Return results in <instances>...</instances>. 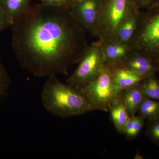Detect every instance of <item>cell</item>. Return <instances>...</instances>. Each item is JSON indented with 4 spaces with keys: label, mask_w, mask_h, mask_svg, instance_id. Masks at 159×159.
<instances>
[{
    "label": "cell",
    "mask_w": 159,
    "mask_h": 159,
    "mask_svg": "<svg viewBox=\"0 0 159 159\" xmlns=\"http://www.w3.org/2000/svg\"><path fill=\"white\" fill-rule=\"evenodd\" d=\"M32 0H0L2 8L11 24L28 9Z\"/></svg>",
    "instance_id": "obj_13"
},
{
    "label": "cell",
    "mask_w": 159,
    "mask_h": 159,
    "mask_svg": "<svg viewBox=\"0 0 159 159\" xmlns=\"http://www.w3.org/2000/svg\"><path fill=\"white\" fill-rule=\"evenodd\" d=\"M10 83V77L0 61V97L6 93Z\"/></svg>",
    "instance_id": "obj_19"
},
{
    "label": "cell",
    "mask_w": 159,
    "mask_h": 159,
    "mask_svg": "<svg viewBox=\"0 0 159 159\" xmlns=\"http://www.w3.org/2000/svg\"><path fill=\"white\" fill-rule=\"evenodd\" d=\"M137 114L147 121L158 119L159 118V101L145 97Z\"/></svg>",
    "instance_id": "obj_15"
},
{
    "label": "cell",
    "mask_w": 159,
    "mask_h": 159,
    "mask_svg": "<svg viewBox=\"0 0 159 159\" xmlns=\"http://www.w3.org/2000/svg\"><path fill=\"white\" fill-rule=\"evenodd\" d=\"M129 45L159 66V4L141 10L138 28Z\"/></svg>",
    "instance_id": "obj_3"
},
{
    "label": "cell",
    "mask_w": 159,
    "mask_h": 159,
    "mask_svg": "<svg viewBox=\"0 0 159 159\" xmlns=\"http://www.w3.org/2000/svg\"><path fill=\"white\" fill-rule=\"evenodd\" d=\"M140 10H145L159 4V0H132Z\"/></svg>",
    "instance_id": "obj_21"
},
{
    "label": "cell",
    "mask_w": 159,
    "mask_h": 159,
    "mask_svg": "<svg viewBox=\"0 0 159 159\" xmlns=\"http://www.w3.org/2000/svg\"><path fill=\"white\" fill-rule=\"evenodd\" d=\"M80 90L93 111L107 112L112 104L120 98L122 90L114 83L110 69L105 65L98 77Z\"/></svg>",
    "instance_id": "obj_5"
},
{
    "label": "cell",
    "mask_w": 159,
    "mask_h": 159,
    "mask_svg": "<svg viewBox=\"0 0 159 159\" xmlns=\"http://www.w3.org/2000/svg\"><path fill=\"white\" fill-rule=\"evenodd\" d=\"M141 11L136 9L122 23L117 31L115 39L129 45L138 28Z\"/></svg>",
    "instance_id": "obj_12"
},
{
    "label": "cell",
    "mask_w": 159,
    "mask_h": 159,
    "mask_svg": "<svg viewBox=\"0 0 159 159\" xmlns=\"http://www.w3.org/2000/svg\"><path fill=\"white\" fill-rule=\"evenodd\" d=\"M11 46L22 67L34 76L67 74L87 48L86 29L69 8L29 6L12 24Z\"/></svg>",
    "instance_id": "obj_1"
},
{
    "label": "cell",
    "mask_w": 159,
    "mask_h": 159,
    "mask_svg": "<svg viewBox=\"0 0 159 159\" xmlns=\"http://www.w3.org/2000/svg\"><path fill=\"white\" fill-rule=\"evenodd\" d=\"M119 66L130 70L144 79L159 73V66L145 55L133 50L125 61Z\"/></svg>",
    "instance_id": "obj_9"
},
{
    "label": "cell",
    "mask_w": 159,
    "mask_h": 159,
    "mask_svg": "<svg viewBox=\"0 0 159 159\" xmlns=\"http://www.w3.org/2000/svg\"><path fill=\"white\" fill-rule=\"evenodd\" d=\"M77 68L66 80V83L81 89L96 79L105 65L103 53L99 42L88 46Z\"/></svg>",
    "instance_id": "obj_6"
},
{
    "label": "cell",
    "mask_w": 159,
    "mask_h": 159,
    "mask_svg": "<svg viewBox=\"0 0 159 159\" xmlns=\"http://www.w3.org/2000/svg\"><path fill=\"white\" fill-rule=\"evenodd\" d=\"M10 26H11V23L2 9L0 7V32Z\"/></svg>",
    "instance_id": "obj_22"
},
{
    "label": "cell",
    "mask_w": 159,
    "mask_h": 159,
    "mask_svg": "<svg viewBox=\"0 0 159 159\" xmlns=\"http://www.w3.org/2000/svg\"><path fill=\"white\" fill-rule=\"evenodd\" d=\"M98 42L103 53L105 65H120L133 51L129 44L116 39L99 40Z\"/></svg>",
    "instance_id": "obj_8"
},
{
    "label": "cell",
    "mask_w": 159,
    "mask_h": 159,
    "mask_svg": "<svg viewBox=\"0 0 159 159\" xmlns=\"http://www.w3.org/2000/svg\"><path fill=\"white\" fill-rule=\"evenodd\" d=\"M145 134L155 144L159 146V118L147 121Z\"/></svg>",
    "instance_id": "obj_18"
},
{
    "label": "cell",
    "mask_w": 159,
    "mask_h": 159,
    "mask_svg": "<svg viewBox=\"0 0 159 159\" xmlns=\"http://www.w3.org/2000/svg\"><path fill=\"white\" fill-rule=\"evenodd\" d=\"M76 1V0H74V1Z\"/></svg>",
    "instance_id": "obj_23"
},
{
    "label": "cell",
    "mask_w": 159,
    "mask_h": 159,
    "mask_svg": "<svg viewBox=\"0 0 159 159\" xmlns=\"http://www.w3.org/2000/svg\"><path fill=\"white\" fill-rule=\"evenodd\" d=\"M108 66L110 69L114 83L122 90L138 85L144 79L132 71L121 66Z\"/></svg>",
    "instance_id": "obj_10"
},
{
    "label": "cell",
    "mask_w": 159,
    "mask_h": 159,
    "mask_svg": "<svg viewBox=\"0 0 159 159\" xmlns=\"http://www.w3.org/2000/svg\"><path fill=\"white\" fill-rule=\"evenodd\" d=\"M145 97L139 84L122 90L120 99L131 117L136 115L139 107Z\"/></svg>",
    "instance_id": "obj_11"
},
{
    "label": "cell",
    "mask_w": 159,
    "mask_h": 159,
    "mask_svg": "<svg viewBox=\"0 0 159 159\" xmlns=\"http://www.w3.org/2000/svg\"><path fill=\"white\" fill-rule=\"evenodd\" d=\"M145 125V120L142 117L135 115L131 117L125 129L123 134L128 139H133L139 135Z\"/></svg>",
    "instance_id": "obj_17"
},
{
    "label": "cell",
    "mask_w": 159,
    "mask_h": 159,
    "mask_svg": "<svg viewBox=\"0 0 159 159\" xmlns=\"http://www.w3.org/2000/svg\"><path fill=\"white\" fill-rule=\"evenodd\" d=\"M140 85L144 97L159 101V79L156 75L145 77Z\"/></svg>",
    "instance_id": "obj_16"
},
{
    "label": "cell",
    "mask_w": 159,
    "mask_h": 159,
    "mask_svg": "<svg viewBox=\"0 0 159 159\" xmlns=\"http://www.w3.org/2000/svg\"><path fill=\"white\" fill-rule=\"evenodd\" d=\"M47 78L42 89L41 99L43 107L49 113L66 119L93 111L80 90L61 82L56 76Z\"/></svg>",
    "instance_id": "obj_2"
},
{
    "label": "cell",
    "mask_w": 159,
    "mask_h": 159,
    "mask_svg": "<svg viewBox=\"0 0 159 159\" xmlns=\"http://www.w3.org/2000/svg\"><path fill=\"white\" fill-rule=\"evenodd\" d=\"M103 2V0H76L69 8L74 18L93 36H96Z\"/></svg>",
    "instance_id": "obj_7"
},
{
    "label": "cell",
    "mask_w": 159,
    "mask_h": 159,
    "mask_svg": "<svg viewBox=\"0 0 159 159\" xmlns=\"http://www.w3.org/2000/svg\"><path fill=\"white\" fill-rule=\"evenodd\" d=\"M45 6L54 7L69 8L74 0H39Z\"/></svg>",
    "instance_id": "obj_20"
},
{
    "label": "cell",
    "mask_w": 159,
    "mask_h": 159,
    "mask_svg": "<svg viewBox=\"0 0 159 159\" xmlns=\"http://www.w3.org/2000/svg\"><path fill=\"white\" fill-rule=\"evenodd\" d=\"M109 111L111 119L117 131L123 134L126 124L130 117L120 98L111 106Z\"/></svg>",
    "instance_id": "obj_14"
},
{
    "label": "cell",
    "mask_w": 159,
    "mask_h": 159,
    "mask_svg": "<svg viewBox=\"0 0 159 159\" xmlns=\"http://www.w3.org/2000/svg\"><path fill=\"white\" fill-rule=\"evenodd\" d=\"M137 9L132 0H103L96 37L99 40L115 39L119 27Z\"/></svg>",
    "instance_id": "obj_4"
}]
</instances>
